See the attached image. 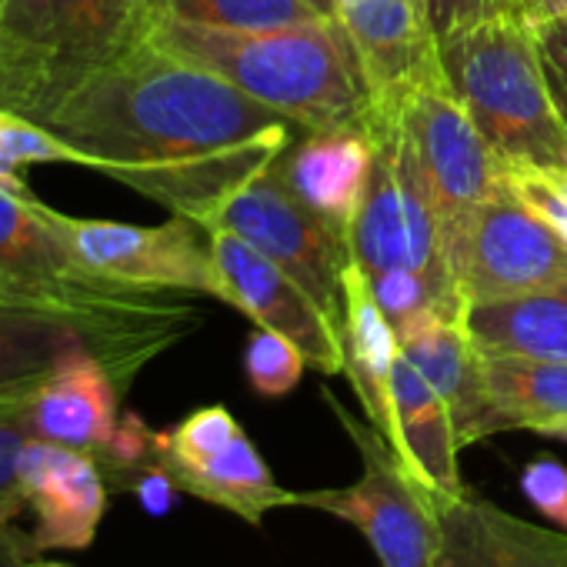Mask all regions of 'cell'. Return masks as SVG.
Here are the masks:
<instances>
[{
  "mask_svg": "<svg viewBox=\"0 0 567 567\" xmlns=\"http://www.w3.org/2000/svg\"><path fill=\"white\" fill-rule=\"evenodd\" d=\"M344 374L351 378L368 424H374L388 441L394 431L391 411V368L401 354L398 334L374 301L368 274L351 260L344 270Z\"/></svg>",
  "mask_w": 567,
  "mask_h": 567,
  "instance_id": "obj_21",
  "label": "cell"
},
{
  "mask_svg": "<svg viewBox=\"0 0 567 567\" xmlns=\"http://www.w3.org/2000/svg\"><path fill=\"white\" fill-rule=\"evenodd\" d=\"M74 351L91 344L68 318L0 301V398L38 391Z\"/></svg>",
  "mask_w": 567,
  "mask_h": 567,
  "instance_id": "obj_24",
  "label": "cell"
},
{
  "mask_svg": "<svg viewBox=\"0 0 567 567\" xmlns=\"http://www.w3.org/2000/svg\"><path fill=\"white\" fill-rule=\"evenodd\" d=\"M214 31H280L324 21L311 0H157V21Z\"/></svg>",
  "mask_w": 567,
  "mask_h": 567,
  "instance_id": "obj_25",
  "label": "cell"
},
{
  "mask_svg": "<svg viewBox=\"0 0 567 567\" xmlns=\"http://www.w3.org/2000/svg\"><path fill=\"white\" fill-rule=\"evenodd\" d=\"M391 411L394 431L388 444L398 451L404 467L437 497L467 494L457 471L461 444L451 411L404 354H398L391 368Z\"/></svg>",
  "mask_w": 567,
  "mask_h": 567,
  "instance_id": "obj_19",
  "label": "cell"
},
{
  "mask_svg": "<svg viewBox=\"0 0 567 567\" xmlns=\"http://www.w3.org/2000/svg\"><path fill=\"white\" fill-rule=\"evenodd\" d=\"M21 494L38 524L31 540L38 550H84L97 537L107 511V477L94 454L44 437H31L21 454Z\"/></svg>",
  "mask_w": 567,
  "mask_h": 567,
  "instance_id": "obj_14",
  "label": "cell"
},
{
  "mask_svg": "<svg viewBox=\"0 0 567 567\" xmlns=\"http://www.w3.org/2000/svg\"><path fill=\"white\" fill-rule=\"evenodd\" d=\"M437 51L447 87L504 167H567V124L544 71L537 34L520 14L461 31L441 41Z\"/></svg>",
  "mask_w": 567,
  "mask_h": 567,
  "instance_id": "obj_5",
  "label": "cell"
},
{
  "mask_svg": "<svg viewBox=\"0 0 567 567\" xmlns=\"http://www.w3.org/2000/svg\"><path fill=\"white\" fill-rule=\"evenodd\" d=\"M371 97V124L398 121L408 97L441 74L437 38L417 0H361L338 14ZM368 124V127H371Z\"/></svg>",
  "mask_w": 567,
  "mask_h": 567,
  "instance_id": "obj_13",
  "label": "cell"
},
{
  "mask_svg": "<svg viewBox=\"0 0 567 567\" xmlns=\"http://www.w3.org/2000/svg\"><path fill=\"white\" fill-rule=\"evenodd\" d=\"M520 491L547 520L567 530V464L554 457L530 461L520 474Z\"/></svg>",
  "mask_w": 567,
  "mask_h": 567,
  "instance_id": "obj_31",
  "label": "cell"
},
{
  "mask_svg": "<svg viewBox=\"0 0 567 567\" xmlns=\"http://www.w3.org/2000/svg\"><path fill=\"white\" fill-rule=\"evenodd\" d=\"M207 237L220 277V301L247 315L257 328L288 338L305 354L308 368L344 374L341 324L315 301V295L237 234L214 227Z\"/></svg>",
  "mask_w": 567,
  "mask_h": 567,
  "instance_id": "obj_12",
  "label": "cell"
},
{
  "mask_svg": "<svg viewBox=\"0 0 567 567\" xmlns=\"http://www.w3.org/2000/svg\"><path fill=\"white\" fill-rule=\"evenodd\" d=\"M147 41L230 81L305 131L371 124V97L341 18L280 31H214L161 18Z\"/></svg>",
  "mask_w": 567,
  "mask_h": 567,
  "instance_id": "obj_3",
  "label": "cell"
},
{
  "mask_svg": "<svg viewBox=\"0 0 567 567\" xmlns=\"http://www.w3.org/2000/svg\"><path fill=\"white\" fill-rule=\"evenodd\" d=\"M311 4H315L321 14H328V18H338V0H311Z\"/></svg>",
  "mask_w": 567,
  "mask_h": 567,
  "instance_id": "obj_36",
  "label": "cell"
},
{
  "mask_svg": "<svg viewBox=\"0 0 567 567\" xmlns=\"http://www.w3.org/2000/svg\"><path fill=\"white\" fill-rule=\"evenodd\" d=\"M41 124L71 144L87 171L204 230L305 131L147 38L74 87Z\"/></svg>",
  "mask_w": 567,
  "mask_h": 567,
  "instance_id": "obj_1",
  "label": "cell"
},
{
  "mask_svg": "<svg viewBox=\"0 0 567 567\" xmlns=\"http://www.w3.org/2000/svg\"><path fill=\"white\" fill-rule=\"evenodd\" d=\"M464 331L481 351V358H527L567 364V284L467 305Z\"/></svg>",
  "mask_w": 567,
  "mask_h": 567,
  "instance_id": "obj_20",
  "label": "cell"
},
{
  "mask_svg": "<svg viewBox=\"0 0 567 567\" xmlns=\"http://www.w3.org/2000/svg\"><path fill=\"white\" fill-rule=\"evenodd\" d=\"M14 517H21V514H14L4 501H0V544H8V537L18 530L14 527Z\"/></svg>",
  "mask_w": 567,
  "mask_h": 567,
  "instance_id": "obj_35",
  "label": "cell"
},
{
  "mask_svg": "<svg viewBox=\"0 0 567 567\" xmlns=\"http://www.w3.org/2000/svg\"><path fill=\"white\" fill-rule=\"evenodd\" d=\"M401 354L424 374L451 411L457 444L497 434V414L484 378V358L464 331V318L427 315L398 334Z\"/></svg>",
  "mask_w": 567,
  "mask_h": 567,
  "instance_id": "obj_16",
  "label": "cell"
},
{
  "mask_svg": "<svg viewBox=\"0 0 567 567\" xmlns=\"http://www.w3.org/2000/svg\"><path fill=\"white\" fill-rule=\"evenodd\" d=\"M34 550H38V547H34L31 534L14 530V534L8 537V544H0V567H21V564H28V557H31Z\"/></svg>",
  "mask_w": 567,
  "mask_h": 567,
  "instance_id": "obj_34",
  "label": "cell"
},
{
  "mask_svg": "<svg viewBox=\"0 0 567 567\" xmlns=\"http://www.w3.org/2000/svg\"><path fill=\"white\" fill-rule=\"evenodd\" d=\"M38 164L84 167V157L71 144H64L51 127L0 107V184L14 190H31L28 171Z\"/></svg>",
  "mask_w": 567,
  "mask_h": 567,
  "instance_id": "obj_26",
  "label": "cell"
},
{
  "mask_svg": "<svg viewBox=\"0 0 567 567\" xmlns=\"http://www.w3.org/2000/svg\"><path fill=\"white\" fill-rule=\"evenodd\" d=\"M398 121L424 194L441 220V234L477 204L507 190L501 157L447 87L444 71L408 97Z\"/></svg>",
  "mask_w": 567,
  "mask_h": 567,
  "instance_id": "obj_11",
  "label": "cell"
},
{
  "mask_svg": "<svg viewBox=\"0 0 567 567\" xmlns=\"http://www.w3.org/2000/svg\"><path fill=\"white\" fill-rule=\"evenodd\" d=\"M354 4H361V0H338V14L348 11V8H354Z\"/></svg>",
  "mask_w": 567,
  "mask_h": 567,
  "instance_id": "obj_38",
  "label": "cell"
},
{
  "mask_svg": "<svg viewBox=\"0 0 567 567\" xmlns=\"http://www.w3.org/2000/svg\"><path fill=\"white\" fill-rule=\"evenodd\" d=\"M305 354L274 331H254L250 341H247V351H244V371H247V381L257 394L264 398H284L291 394L301 378H305Z\"/></svg>",
  "mask_w": 567,
  "mask_h": 567,
  "instance_id": "obj_27",
  "label": "cell"
},
{
  "mask_svg": "<svg viewBox=\"0 0 567 567\" xmlns=\"http://www.w3.org/2000/svg\"><path fill=\"white\" fill-rule=\"evenodd\" d=\"M21 567H68V564H58V560H28Z\"/></svg>",
  "mask_w": 567,
  "mask_h": 567,
  "instance_id": "obj_37",
  "label": "cell"
},
{
  "mask_svg": "<svg viewBox=\"0 0 567 567\" xmlns=\"http://www.w3.org/2000/svg\"><path fill=\"white\" fill-rule=\"evenodd\" d=\"M504 184L530 214L567 240V197L537 167H504Z\"/></svg>",
  "mask_w": 567,
  "mask_h": 567,
  "instance_id": "obj_30",
  "label": "cell"
},
{
  "mask_svg": "<svg viewBox=\"0 0 567 567\" xmlns=\"http://www.w3.org/2000/svg\"><path fill=\"white\" fill-rule=\"evenodd\" d=\"M444 257L464 305L567 284V240L511 190L467 210L444 234Z\"/></svg>",
  "mask_w": 567,
  "mask_h": 567,
  "instance_id": "obj_8",
  "label": "cell"
},
{
  "mask_svg": "<svg viewBox=\"0 0 567 567\" xmlns=\"http://www.w3.org/2000/svg\"><path fill=\"white\" fill-rule=\"evenodd\" d=\"M154 21L157 0H11L0 14V107L41 124Z\"/></svg>",
  "mask_w": 567,
  "mask_h": 567,
  "instance_id": "obj_4",
  "label": "cell"
},
{
  "mask_svg": "<svg viewBox=\"0 0 567 567\" xmlns=\"http://www.w3.org/2000/svg\"><path fill=\"white\" fill-rule=\"evenodd\" d=\"M374 137L371 174L348 230L351 260L364 274L424 270L451 277L441 220L424 194L401 121L368 127Z\"/></svg>",
  "mask_w": 567,
  "mask_h": 567,
  "instance_id": "obj_9",
  "label": "cell"
},
{
  "mask_svg": "<svg viewBox=\"0 0 567 567\" xmlns=\"http://www.w3.org/2000/svg\"><path fill=\"white\" fill-rule=\"evenodd\" d=\"M38 391L28 394H11L0 398V501H4L14 514H21L24 494H21V454L28 447V441L34 437V424H31V404H34Z\"/></svg>",
  "mask_w": 567,
  "mask_h": 567,
  "instance_id": "obj_28",
  "label": "cell"
},
{
  "mask_svg": "<svg viewBox=\"0 0 567 567\" xmlns=\"http://www.w3.org/2000/svg\"><path fill=\"white\" fill-rule=\"evenodd\" d=\"M324 401L361 454V477L348 487L291 494V504L351 520L368 537L381 567H434L441 544V497L404 467L374 424L351 417L331 391H324Z\"/></svg>",
  "mask_w": 567,
  "mask_h": 567,
  "instance_id": "obj_6",
  "label": "cell"
},
{
  "mask_svg": "<svg viewBox=\"0 0 567 567\" xmlns=\"http://www.w3.org/2000/svg\"><path fill=\"white\" fill-rule=\"evenodd\" d=\"M497 431H537L567 441V364L484 358Z\"/></svg>",
  "mask_w": 567,
  "mask_h": 567,
  "instance_id": "obj_23",
  "label": "cell"
},
{
  "mask_svg": "<svg viewBox=\"0 0 567 567\" xmlns=\"http://www.w3.org/2000/svg\"><path fill=\"white\" fill-rule=\"evenodd\" d=\"M431 34L441 41L457 38L461 31H471L484 21L517 14V0H417Z\"/></svg>",
  "mask_w": 567,
  "mask_h": 567,
  "instance_id": "obj_29",
  "label": "cell"
},
{
  "mask_svg": "<svg viewBox=\"0 0 567 567\" xmlns=\"http://www.w3.org/2000/svg\"><path fill=\"white\" fill-rule=\"evenodd\" d=\"M374 161V137L368 127L301 131L277 157V171L288 187L331 220L341 234L351 230L368 174Z\"/></svg>",
  "mask_w": 567,
  "mask_h": 567,
  "instance_id": "obj_18",
  "label": "cell"
},
{
  "mask_svg": "<svg viewBox=\"0 0 567 567\" xmlns=\"http://www.w3.org/2000/svg\"><path fill=\"white\" fill-rule=\"evenodd\" d=\"M121 398L124 388L111 368L91 351H74L34 394V437L97 457L121 424Z\"/></svg>",
  "mask_w": 567,
  "mask_h": 567,
  "instance_id": "obj_17",
  "label": "cell"
},
{
  "mask_svg": "<svg viewBox=\"0 0 567 567\" xmlns=\"http://www.w3.org/2000/svg\"><path fill=\"white\" fill-rule=\"evenodd\" d=\"M434 567H567V530L527 524L471 491L441 497Z\"/></svg>",
  "mask_w": 567,
  "mask_h": 567,
  "instance_id": "obj_15",
  "label": "cell"
},
{
  "mask_svg": "<svg viewBox=\"0 0 567 567\" xmlns=\"http://www.w3.org/2000/svg\"><path fill=\"white\" fill-rule=\"evenodd\" d=\"M177 491L217 504L247 524H260L267 511L291 507V491H284L250 437L240 431L227 447L197 461H157Z\"/></svg>",
  "mask_w": 567,
  "mask_h": 567,
  "instance_id": "obj_22",
  "label": "cell"
},
{
  "mask_svg": "<svg viewBox=\"0 0 567 567\" xmlns=\"http://www.w3.org/2000/svg\"><path fill=\"white\" fill-rule=\"evenodd\" d=\"M11 4V0H0V14H4V8Z\"/></svg>",
  "mask_w": 567,
  "mask_h": 567,
  "instance_id": "obj_39",
  "label": "cell"
},
{
  "mask_svg": "<svg viewBox=\"0 0 567 567\" xmlns=\"http://www.w3.org/2000/svg\"><path fill=\"white\" fill-rule=\"evenodd\" d=\"M0 301L68 318L127 391L144 364L181 341L197 315L161 291L87 274L34 190L0 184Z\"/></svg>",
  "mask_w": 567,
  "mask_h": 567,
  "instance_id": "obj_2",
  "label": "cell"
},
{
  "mask_svg": "<svg viewBox=\"0 0 567 567\" xmlns=\"http://www.w3.org/2000/svg\"><path fill=\"white\" fill-rule=\"evenodd\" d=\"M54 224L74 260L101 280L144 291H197L220 301L210 237L190 217L174 214L167 224L141 227L54 210Z\"/></svg>",
  "mask_w": 567,
  "mask_h": 567,
  "instance_id": "obj_10",
  "label": "cell"
},
{
  "mask_svg": "<svg viewBox=\"0 0 567 567\" xmlns=\"http://www.w3.org/2000/svg\"><path fill=\"white\" fill-rule=\"evenodd\" d=\"M534 34H537L540 61H544V71H547L557 111H560V117L567 124V18L547 21Z\"/></svg>",
  "mask_w": 567,
  "mask_h": 567,
  "instance_id": "obj_32",
  "label": "cell"
},
{
  "mask_svg": "<svg viewBox=\"0 0 567 567\" xmlns=\"http://www.w3.org/2000/svg\"><path fill=\"white\" fill-rule=\"evenodd\" d=\"M214 227L237 234L280 264L338 324H344V270L351 267L348 234H341L288 187L277 161L220 207L207 230Z\"/></svg>",
  "mask_w": 567,
  "mask_h": 567,
  "instance_id": "obj_7",
  "label": "cell"
},
{
  "mask_svg": "<svg viewBox=\"0 0 567 567\" xmlns=\"http://www.w3.org/2000/svg\"><path fill=\"white\" fill-rule=\"evenodd\" d=\"M517 14L537 31L547 21L567 18V0H517Z\"/></svg>",
  "mask_w": 567,
  "mask_h": 567,
  "instance_id": "obj_33",
  "label": "cell"
}]
</instances>
